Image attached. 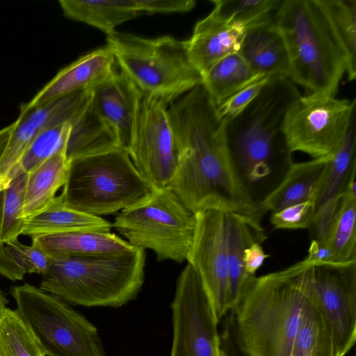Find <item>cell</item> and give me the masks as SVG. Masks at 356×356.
Returning <instances> with one entry per match:
<instances>
[{
	"instance_id": "8fae6325",
	"label": "cell",
	"mask_w": 356,
	"mask_h": 356,
	"mask_svg": "<svg viewBox=\"0 0 356 356\" xmlns=\"http://www.w3.org/2000/svg\"><path fill=\"white\" fill-rule=\"evenodd\" d=\"M170 356H218V321L202 280L189 264L179 275L171 303Z\"/></svg>"
},
{
	"instance_id": "30bf717a",
	"label": "cell",
	"mask_w": 356,
	"mask_h": 356,
	"mask_svg": "<svg viewBox=\"0 0 356 356\" xmlns=\"http://www.w3.org/2000/svg\"><path fill=\"white\" fill-rule=\"evenodd\" d=\"M355 99L309 93L294 101L285 115L283 132L290 151L312 159L332 154L343 139L355 114Z\"/></svg>"
},
{
	"instance_id": "1f68e13d",
	"label": "cell",
	"mask_w": 356,
	"mask_h": 356,
	"mask_svg": "<svg viewBox=\"0 0 356 356\" xmlns=\"http://www.w3.org/2000/svg\"><path fill=\"white\" fill-rule=\"evenodd\" d=\"M0 356H47L28 325L8 307L0 314Z\"/></svg>"
},
{
	"instance_id": "3957f363",
	"label": "cell",
	"mask_w": 356,
	"mask_h": 356,
	"mask_svg": "<svg viewBox=\"0 0 356 356\" xmlns=\"http://www.w3.org/2000/svg\"><path fill=\"white\" fill-rule=\"evenodd\" d=\"M307 259L255 277L234 309L247 356H290L309 299Z\"/></svg>"
},
{
	"instance_id": "4dcf8cb0",
	"label": "cell",
	"mask_w": 356,
	"mask_h": 356,
	"mask_svg": "<svg viewBox=\"0 0 356 356\" xmlns=\"http://www.w3.org/2000/svg\"><path fill=\"white\" fill-rule=\"evenodd\" d=\"M333 31L347 58L346 77H356V1L321 0Z\"/></svg>"
},
{
	"instance_id": "7a4b0ae2",
	"label": "cell",
	"mask_w": 356,
	"mask_h": 356,
	"mask_svg": "<svg viewBox=\"0 0 356 356\" xmlns=\"http://www.w3.org/2000/svg\"><path fill=\"white\" fill-rule=\"evenodd\" d=\"M300 96L289 78L273 76L241 111L224 118L230 159L245 191L258 205L293 163L283 124L288 108Z\"/></svg>"
},
{
	"instance_id": "ab89813d",
	"label": "cell",
	"mask_w": 356,
	"mask_h": 356,
	"mask_svg": "<svg viewBox=\"0 0 356 356\" xmlns=\"http://www.w3.org/2000/svg\"><path fill=\"white\" fill-rule=\"evenodd\" d=\"M8 303V300L6 298V294L0 289V314L1 313L3 309L6 307V305Z\"/></svg>"
},
{
	"instance_id": "6da1fadb",
	"label": "cell",
	"mask_w": 356,
	"mask_h": 356,
	"mask_svg": "<svg viewBox=\"0 0 356 356\" xmlns=\"http://www.w3.org/2000/svg\"><path fill=\"white\" fill-rule=\"evenodd\" d=\"M168 115L178 152L168 187L195 214L218 209L261 222L260 207L245 191L230 159L224 118L203 85L172 102Z\"/></svg>"
},
{
	"instance_id": "9a60e30c",
	"label": "cell",
	"mask_w": 356,
	"mask_h": 356,
	"mask_svg": "<svg viewBox=\"0 0 356 356\" xmlns=\"http://www.w3.org/2000/svg\"><path fill=\"white\" fill-rule=\"evenodd\" d=\"M143 97L120 69L92 91L91 108L120 148L131 142Z\"/></svg>"
},
{
	"instance_id": "8992f818",
	"label": "cell",
	"mask_w": 356,
	"mask_h": 356,
	"mask_svg": "<svg viewBox=\"0 0 356 356\" xmlns=\"http://www.w3.org/2000/svg\"><path fill=\"white\" fill-rule=\"evenodd\" d=\"M118 66L143 96L166 105L202 83L188 58L185 40L171 35L147 38L115 32L106 44Z\"/></svg>"
},
{
	"instance_id": "d6986e66",
	"label": "cell",
	"mask_w": 356,
	"mask_h": 356,
	"mask_svg": "<svg viewBox=\"0 0 356 356\" xmlns=\"http://www.w3.org/2000/svg\"><path fill=\"white\" fill-rule=\"evenodd\" d=\"M245 30L242 25L227 22L211 12L196 22L185 42L190 61L202 79L219 60L239 52Z\"/></svg>"
},
{
	"instance_id": "9c48e42d",
	"label": "cell",
	"mask_w": 356,
	"mask_h": 356,
	"mask_svg": "<svg viewBox=\"0 0 356 356\" xmlns=\"http://www.w3.org/2000/svg\"><path fill=\"white\" fill-rule=\"evenodd\" d=\"M10 293L47 356H106L97 328L66 302L28 283Z\"/></svg>"
},
{
	"instance_id": "52a82bcc",
	"label": "cell",
	"mask_w": 356,
	"mask_h": 356,
	"mask_svg": "<svg viewBox=\"0 0 356 356\" xmlns=\"http://www.w3.org/2000/svg\"><path fill=\"white\" fill-rule=\"evenodd\" d=\"M154 191L127 150L117 148L70 160L58 196L70 209L101 217L140 203Z\"/></svg>"
},
{
	"instance_id": "44dd1931",
	"label": "cell",
	"mask_w": 356,
	"mask_h": 356,
	"mask_svg": "<svg viewBox=\"0 0 356 356\" xmlns=\"http://www.w3.org/2000/svg\"><path fill=\"white\" fill-rule=\"evenodd\" d=\"M331 154L292 163L277 186L259 204L263 215L315 199L324 179Z\"/></svg>"
},
{
	"instance_id": "d4e9b609",
	"label": "cell",
	"mask_w": 356,
	"mask_h": 356,
	"mask_svg": "<svg viewBox=\"0 0 356 356\" xmlns=\"http://www.w3.org/2000/svg\"><path fill=\"white\" fill-rule=\"evenodd\" d=\"M63 15L95 27L106 36L122 24L143 15V0H60Z\"/></svg>"
},
{
	"instance_id": "836d02e7",
	"label": "cell",
	"mask_w": 356,
	"mask_h": 356,
	"mask_svg": "<svg viewBox=\"0 0 356 356\" xmlns=\"http://www.w3.org/2000/svg\"><path fill=\"white\" fill-rule=\"evenodd\" d=\"M26 179L27 173H20L0 193V252L6 243L22 234L24 220L21 211Z\"/></svg>"
},
{
	"instance_id": "8d00e7d4",
	"label": "cell",
	"mask_w": 356,
	"mask_h": 356,
	"mask_svg": "<svg viewBox=\"0 0 356 356\" xmlns=\"http://www.w3.org/2000/svg\"><path fill=\"white\" fill-rule=\"evenodd\" d=\"M270 78L257 81L229 97L217 107L220 115L222 118H227L238 113L258 95Z\"/></svg>"
},
{
	"instance_id": "4316f807",
	"label": "cell",
	"mask_w": 356,
	"mask_h": 356,
	"mask_svg": "<svg viewBox=\"0 0 356 356\" xmlns=\"http://www.w3.org/2000/svg\"><path fill=\"white\" fill-rule=\"evenodd\" d=\"M254 73L238 54H230L216 63L202 79V85L218 107L251 83L266 78Z\"/></svg>"
},
{
	"instance_id": "e575fe53",
	"label": "cell",
	"mask_w": 356,
	"mask_h": 356,
	"mask_svg": "<svg viewBox=\"0 0 356 356\" xmlns=\"http://www.w3.org/2000/svg\"><path fill=\"white\" fill-rule=\"evenodd\" d=\"M281 0H212L211 13L220 19L245 29L272 17Z\"/></svg>"
},
{
	"instance_id": "e0dca14e",
	"label": "cell",
	"mask_w": 356,
	"mask_h": 356,
	"mask_svg": "<svg viewBox=\"0 0 356 356\" xmlns=\"http://www.w3.org/2000/svg\"><path fill=\"white\" fill-rule=\"evenodd\" d=\"M74 111L70 97H65L19 114L8 126L0 129V177L10 181L11 175L25 151L43 129L69 122Z\"/></svg>"
},
{
	"instance_id": "74e56055",
	"label": "cell",
	"mask_w": 356,
	"mask_h": 356,
	"mask_svg": "<svg viewBox=\"0 0 356 356\" xmlns=\"http://www.w3.org/2000/svg\"><path fill=\"white\" fill-rule=\"evenodd\" d=\"M268 257L269 255L265 253L261 243L254 242L250 245L245 248L243 257L245 273L249 276H255L257 271Z\"/></svg>"
},
{
	"instance_id": "7402d4cb",
	"label": "cell",
	"mask_w": 356,
	"mask_h": 356,
	"mask_svg": "<svg viewBox=\"0 0 356 356\" xmlns=\"http://www.w3.org/2000/svg\"><path fill=\"white\" fill-rule=\"evenodd\" d=\"M51 258L116 256L135 247L112 232H72L31 238Z\"/></svg>"
},
{
	"instance_id": "d590c367",
	"label": "cell",
	"mask_w": 356,
	"mask_h": 356,
	"mask_svg": "<svg viewBox=\"0 0 356 356\" xmlns=\"http://www.w3.org/2000/svg\"><path fill=\"white\" fill-rule=\"evenodd\" d=\"M316 209L315 199L292 204L271 212L270 222L275 229H309Z\"/></svg>"
},
{
	"instance_id": "83f0119b",
	"label": "cell",
	"mask_w": 356,
	"mask_h": 356,
	"mask_svg": "<svg viewBox=\"0 0 356 356\" xmlns=\"http://www.w3.org/2000/svg\"><path fill=\"white\" fill-rule=\"evenodd\" d=\"M335 263L356 261V193L344 191L325 241Z\"/></svg>"
},
{
	"instance_id": "f35d334b",
	"label": "cell",
	"mask_w": 356,
	"mask_h": 356,
	"mask_svg": "<svg viewBox=\"0 0 356 356\" xmlns=\"http://www.w3.org/2000/svg\"><path fill=\"white\" fill-rule=\"evenodd\" d=\"M312 264L335 263L334 254L330 246L325 241L312 239L308 254L305 258Z\"/></svg>"
},
{
	"instance_id": "cb8c5ba5",
	"label": "cell",
	"mask_w": 356,
	"mask_h": 356,
	"mask_svg": "<svg viewBox=\"0 0 356 356\" xmlns=\"http://www.w3.org/2000/svg\"><path fill=\"white\" fill-rule=\"evenodd\" d=\"M112 223L66 207L56 196L44 209L24 219L22 234L31 238L72 232H110Z\"/></svg>"
},
{
	"instance_id": "d6a6232c",
	"label": "cell",
	"mask_w": 356,
	"mask_h": 356,
	"mask_svg": "<svg viewBox=\"0 0 356 356\" xmlns=\"http://www.w3.org/2000/svg\"><path fill=\"white\" fill-rule=\"evenodd\" d=\"M71 130L72 124L68 122L42 130L25 151L10 179L20 173H29L59 151H66Z\"/></svg>"
},
{
	"instance_id": "603a6c76",
	"label": "cell",
	"mask_w": 356,
	"mask_h": 356,
	"mask_svg": "<svg viewBox=\"0 0 356 356\" xmlns=\"http://www.w3.org/2000/svg\"><path fill=\"white\" fill-rule=\"evenodd\" d=\"M266 238L261 222L247 216L227 213V259L229 307L234 310L256 276L248 275L243 257L246 248Z\"/></svg>"
},
{
	"instance_id": "2e32d148",
	"label": "cell",
	"mask_w": 356,
	"mask_h": 356,
	"mask_svg": "<svg viewBox=\"0 0 356 356\" xmlns=\"http://www.w3.org/2000/svg\"><path fill=\"white\" fill-rule=\"evenodd\" d=\"M117 67L106 45L92 50L60 70L30 102L21 106L19 114L80 91L94 90L112 77Z\"/></svg>"
},
{
	"instance_id": "ba28073f",
	"label": "cell",
	"mask_w": 356,
	"mask_h": 356,
	"mask_svg": "<svg viewBox=\"0 0 356 356\" xmlns=\"http://www.w3.org/2000/svg\"><path fill=\"white\" fill-rule=\"evenodd\" d=\"M112 226L134 247L154 252L158 260L182 263L192 245L196 216L168 187L120 211Z\"/></svg>"
},
{
	"instance_id": "ffe728a7",
	"label": "cell",
	"mask_w": 356,
	"mask_h": 356,
	"mask_svg": "<svg viewBox=\"0 0 356 356\" xmlns=\"http://www.w3.org/2000/svg\"><path fill=\"white\" fill-rule=\"evenodd\" d=\"M274 15L245 29L238 54L258 75L286 77L289 54L284 38L275 24Z\"/></svg>"
},
{
	"instance_id": "5b68a950",
	"label": "cell",
	"mask_w": 356,
	"mask_h": 356,
	"mask_svg": "<svg viewBox=\"0 0 356 356\" xmlns=\"http://www.w3.org/2000/svg\"><path fill=\"white\" fill-rule=\"evenodd\" d=\"M145 250L108 257H53L40 289L65 302L118 307L134 298L145 277Z\"/></svg>"
},
{
	"instance_id": "7c38bea8",
	"label": "cell",
	"mask_w": 356,
	"mask_h": 356,
	"mask_svg": "<svg viewBox=\"0 0 356 356\" xmlns=\"http://www.w3.org/2000/svg\"><path fill=\"white\" fill-rule=\"evenodd\" d=\"M309 289L320 310L339 356L356 341V261L310 264Z\"/></svg>"
},
{
	"instance_id": "4fadbf2b",
	"label": "cell",
	"mask_w": 356,
	"mask_h": 356,
	"mask_svg": "<svg viewBox=\"0 0 356 356\" xmlns=\"http://www.w3.org/2000/svg\"><path fill=\"white\" fill-rule=\"evenodd\" d=\"M130 159L154 191L168 188L178 164V152L167 105L143 96L131 142Z\"/></svg>"
},
{
	"instance_id": "5bb4252c",
	"label": "cell",
	"mask_w": 356,
	"mask_h": 356,
	"mask_svg": "<svg viewBox=\"0 0 356 356\" xmlns=\"http://www.w3.org/2000/svg\"><path fill=\"white\" fill-rule=\"evenodd\" d=\"M227 213L208 209L195 214L194 237L186 260L198 273L219 322L230 310Z\"/></svg>"
},
{
	"instance_id": "277c9868",
	"label": "cell",
	"mask_w": 356,
	"mask_h": 356,
	"mask_svg": "<svg viewBox=\"0 0 356 356\" xmlns=\"http://www.w3.org/2000/svg\"><path fill=\"white\" fill-rule=\"evenodd\" d=\"M274 19L288 51L286 77L309 93L336 96L348 62L321 0H281Z\"/></svg>"
},
{
	"instance_id": "60d3db41",
	"label": "cell",
	"mask_w": 356,
	"mask_h": 356,
	"mask_svg": "<svg viewBox=\"0 0 356 356\" xmlns=\"http://www.w3.org/2000/svg\"><path fill=\"white\" fill-rule=\"evenodd\" d=\"M9 182L10 181L0 177V193L8 186Z\"/></svg>"
},
{
	"instance_id": "484cf974",
	"label": "cell",
	"mask_w": 356,
	"mask_h": 356,
	"mask_svg": "<svg viewBox=\"0 0 356 356\" xmlns=\"http://www.w3.org/2000/svg\"><path fill=\"white\" fill-rule=\"evenodd\" d=\"M69 161L62 149L27 173L21 218L26 219L44 209L63 187Z\"/></svg>"
},
{
	"instance_id": "f546056e",
	"label": "cell",
	"mask_w": 356,
	"mask_h": 356,
	"mask_svg": "<svg viewBox=\"0 0 356 356\" xmlns=\"http://www.w3.org/2000/svg\"><path fill=\"white\" fill-rule=\"evenodd\" d=\"M51 260L36 243L26 245L16 239L6 243L0 252V274L13 282L23 280L28 273L44 275Z\"/></svg>"
},
{
	"instance_id": "b9f144b4",
	"label": "cell",
	"mask_w": 356,
	"mask_h": 356,
	"mask_svg": "<svg viewBox=\"0 0 356 356\" xmlns=\"http://www.w3.org/2000/svg\"><path fill=\"white\" fill-rule=\"evenodd\" d=\"M218 356H228L227 353L222 348H220L218 351Z\"/></svg>"
},
{
	"instance_id": "f1b7e54d",
	"label": "cell",
	"mask_w": 356,
	"mask_h": 356,
	"mask_svg": "<svg viewBox=\"0 0 356 356\" xmlns=\"http://www.w3.org/2000/svg\"><path fill=\"white\" fill-rule=\"evenodd\" d=\"M290 356H339L310 292Z\"/></svg>"
},
{
	"instance_id": "ac0fdd59",
	"label": "cell",
	"mask_w": 356,
	"mask_h": 356,
	"mask_svg": "<svg viewBox=\"0 0 356 356\" xmlns=\"http://www.w3.org/2000/svg\"><path fill=\"white\" fill-rule=\"evenodd\" d=\"M356 121L353 116L346 134L331 154L319 192L312 229V239L325 241L332 217L344 193L347 181L356 168Z\"/></svg>"
}]
</instances>
